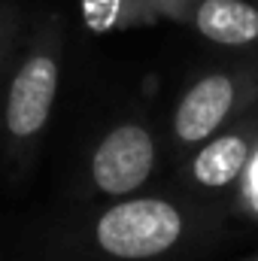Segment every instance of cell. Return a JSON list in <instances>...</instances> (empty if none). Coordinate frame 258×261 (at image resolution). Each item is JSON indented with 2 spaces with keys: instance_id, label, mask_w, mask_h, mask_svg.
<instances>
[{
  "instance_id": "6da1fadb",
  "label": "cell",
  "mask_w": 258,
  "mask_h": 261,
  "mask_svg": "<svg viewBox=\"0 0 258 261\" xmlns=\"http://www.w3.org/2000/svg\"><path fill=\"white\" fill-rule=\"evenodd\" d=\"M179 213L167 200L140 197L107 210L97 222V243L116 258H152L176 243Z\"/></svg>"
},
{
  "instance_id": "7a4b0ae2",
  "label": "cell",
  "mask_w": 258,
  "mask_h": 261,
  "mask_svg": "<svg viewBox=\"0 0 258 261\" xmlns=\"http://www.w3.org/2000/svg\"><path fill=\"white\" fill-rule=\"evenodd\" d=\"M152 161H155V149L149 134L137 125L116 128L94 152V182L100 192L107 195H125L134 192L140 182H146V176L152 173Z\"/></svg>"
},
{
  "instance_id": "3957f363",
  "label": "cell",
  "mask_w": 258,
  "mask_h": 261,
  "mask_svg": "<svg viewBox=\"0 0 258 261\" xmlns=\"http://www.w3.org/2000/svg\"><path fill=\"white\" fill-rule=\"evenodd\" d=\"M55 85L58 70L52 58H31L18 70L6 103V125L15 137H31L46 125L55 100Z\"/></svg>"
},
{
  "instance_id": "277c9868",
  "label": "cell",
  "mask_w": 258,
  "mask_h": 261,
  "mask_svg": "<svg viewBox=\"0 0 258 261\" xmlns=\"http://www.w3.org/2000/svg\"><path fill=\"white\" fill-rule=\"evenodd\" d=\"M234 103V85L225 76H210L197 82L192 91L183 97L176 110V134L183 140H203L219 128V122L228 116Z\"/></svg>"
},
{
  "instance_id": "5b68a950",
  "label": "cell",
  "mask_w": 258,
  "mask_h": 261,
  "mask_svg": "<svg viewBox=\"0 0 258 261\" xmlns=\"http://www.w3.org/2000/svg\"><path fill=\"white\" fill-rule=\"evenodd\" d=\"M197 31L222 46H243L258 37V9L243 0H203L197 6Z\"/></svg>"
},
{
  "instance_id": "8992f818",
  "label": "cell",
  "mask_w": 258,
  "mask_h": 261,
  "mask_svg": "<svg viewBox=\"0 0 258 261\" xmlns=\"http://www.w3.org/2000/svg\"><path fill=\"white\" fill-rule=\"evenodd\" d=\"M246 143L240 137H219L194 158V179L203 186H228L246 164Z\"/></svg>"
},
{
  "instance_id": "52a82bcc",
  "label": "cell",
  "mask_w": 258,
  "mask_h": 261,
  "mask_svg": "<svg viewBox=\"0 0 258 261\" xmlns=\"http://www.w3.org/2000/svg\"><path fill=\"white\" fill-rule=\"evenodd\" d=\"M116 12H119V0H85V18L97 31L110 28L116 21Z\"/></svg>"
},
{
  "instance_id": "ba28073f",
  "label": "cell",
  "mask_w": 258,
  "mask_h": 261,
  "mask_svg": "<svg viewBox=\"0 0 258 261\" xmlns=\"http://www.w3.org/2000/svg\"><path fill=\"white\" fill-rule=\"evenodd\" d=\"M249 179H252V189H258V155L252 161V170H249Z\"/></svg>"
},
{
  "instance_id": "9c48e42d",
  "label": "cell",
  "mask_w": 258,
  "mask_h": 261,
  "mask_svg": "<svg viewBox=\"0 0 258 261\" xmlns=\"http://www.w3.org/2000/svg\"><path fill=\"white\" fill-rule=\"evenodd\" d=\"M252 203H255V210H258V189H252Z\"/></svg>"
}]
</instances>
